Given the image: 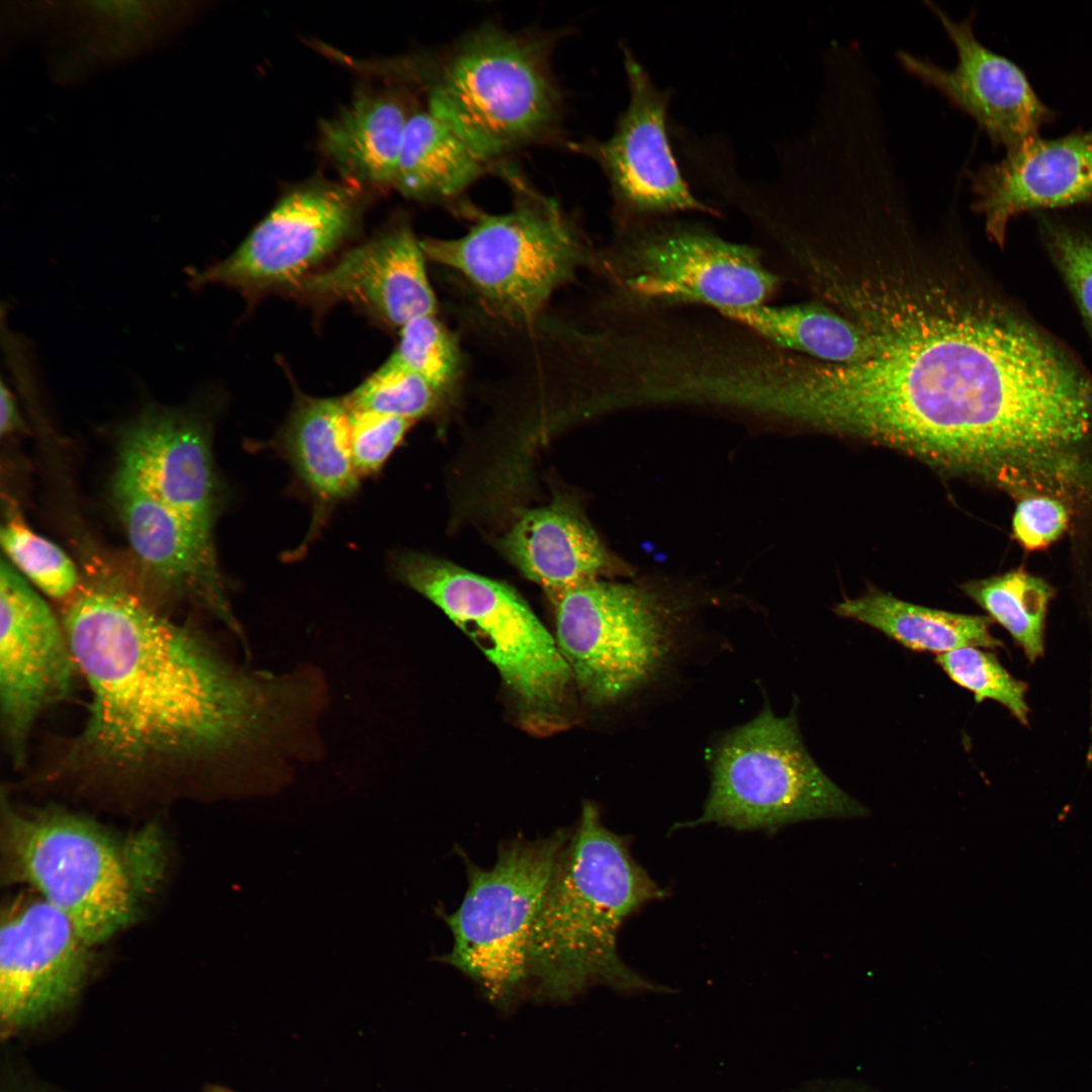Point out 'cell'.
Returning <instances> with one entry per match:
<instances>
[{
    "mask_svg": "<svg viewBox=\"0 0 1092 1092\" xmlns=\"http://www.w3.org/2000/svg\"><path fill=\"white\" fill-rule=\"evenodd\" d=\"M63 626L92 695L71 750L84 768L133 777L280 760L315 709L307 671L240 667L201 633L119 587L79 592Z\"/></svg>",
    "mask_w": 1092,
    "mask_h": 1092,
    "instance_id": "cell-2",
    "label": "cell"
},
{
    "mask_svg": "<svg viewBox=\"0 0 1092 1092\" xmlns=\"http://www.w3.org/2000/svg\"><path fill=\"white\" fill-rule=\"evenodd\" d=\"M1044 226L1054 258L1092 328V236L1062 223Z\"/></svg>",
    "mask_w": 1092,
    "mask_h": 1092,
    "instance_id": "cell-33",
    "label": "cell"
},
{
    "mask_svg": "<svg viewBox=\"0 0 1092 1092\" xmlns=\"http://www.w3.org/2000/svg\"><path fill=\"white\" fill-rule=\"evenodd\" d=\"M344 398L351 412L393 416L414 422L436 412L448 397L422 376L386 360Z\"/></svg>",
    "mask_w": 1092,
    "mask_h": 1092,
    "instance_id": "cell-29",
    "label": "cell"
},
{
    "mask_svg": "<svg viewBox=\"0 0 1092 1092\" xmlns=\"http://www.w3.org/2000/svg\"><path fill=\"white\" fill-rule=\"evenodd\" d=\"M499 544L510 562L549 597L599 578L610 564L580 511L561 498L526 512Z\"/></svg>",
    "mask_w": 1092,
    "mask_h": 1092,
    "instance_id": "cell-21",
    "label": "cell"
},
{
    "mask_svg": "<svg viewBox=\"0 0 1092 1092\" xmlns=\"http://www.w3.org/2000/svg\"><path fill=\"white\" fill-rule=\"evenodd\" d=\"M425 259L421 241L400 222L344 253L291 291L322 302L351 303L400 329L414 317L436 314Z\"/></svg>",
    "mask_w": 1092,
    "mask_h": 1092,
    "instance_id": "cell-20",
    "label": "cell"
},
{
    "mask_svg": "<svg viewBox=\"0 0 1092 1092\" xmlns=\"http://www.w3.org/2000/svg\"><path fill=\"white\" fill-rule=\"evenodd\" d=\"M203 1092H235V1091H233L231 1089H228L225 1087H222V1086L212 1085V1086H208Z\"/></svg>",
    "mask_w": 1092,
    "mask_h": 1092,
    "instance_id": "cell-36",
    "label": "cell"
},
{
    "mask_svg": "<svg viewBox=\"0 0 1092 1092\" xmlns=\"http://www.w3.org/2000/svg\"><path fill=\"white\" fill-rule=\"evenodd\" d=\"M1 543L14 568L47 596L65 599L77 587L78 573L68 555L18 518L2 526Z\"/></svg>",
    "mask_w": 1092,
    "mask_h": 1092,
    "instance_id": "cell-31",
    "label": "cell"
},
{
    "mask_svg": "<svg viewBox=\"0 0 1092 1092\" xmlns=\"http://www.w3.org/2000/svg\"><path fill=\"white\" fill-rule=\"evenodd\" d=\"M116 469L213 539L218 485L208 428L195 414L147 406L121 437Z\"/></svg>",
    "mask_w": 1092,
    "mask_h": 1092,
    "instance_id": "cell-17",
    "label": "cell"
},
{
    "mask_svg": "<svg viewBox=\"0 0 1092 1092\" xmlns=\"http://www.w3.org/2000/svg\"><path fill=\"white\" fill-rule=\"evenodd\" d=\"M2 827L10 874L63 912L89 946L127 926L163 874L154 826L119 836L64 810L21 812L7 803Z\"/></svg>",
    "mask_w": 1092,
    "mask_h": 1092,
    "instance_id": "cell-4",
    "label": "cell"
},
{
    "mask_svg": "<svg viewBox=\"0 0 1092 1092\" xmlns=\"http://www.w3.org/2000/svg\"><path fill=\"white\" fill-rule=\"evenodd\" d=\"M361 202L350 183L314 181L284 195L228 258L193 270L191 283L249 295L291 291L353 232Z\"/></svg>",
    "mask_w": 1092,
    "mask_h": 1092,
    "instance_id": "cell-12",
    "label": "cell"
},
{
    "mask_svg": "<svg viewBox=\"0 0 1092 1092\" xmlns=\"http://www.w3.org/2000/svg\"><path fill=\"white\" fill-rule=\"evenodd\" d=\"M550 599L558 648L590 704H612L641 688L672 648L670 614L644 587L597 578Z\"/></svg>",
    "mask_w": 1092,
    "mask_h": 1092,
    "instance_id": "cell-11",
    "label": "cell"
},
{
    "mask_svg": "<svg viewBox=\"0 0 1092 1092\" xmlns=\"http://www.w3.org/2000/svg\"><path fill=\"white\" fill-rule=\"evenodd\" d=\"M395 571L472 638L528 725L556 728L567 720L571 670L556 639L512 587L421 553L400 555Z\"/></svg>",
    "mask_w": 1092,
    "mask_h": 1092,
    "instance_id": "cell-8",
    "label": "cell"
},
{
    "mask_svg": "<svg viewBox=\"0 0 1092 1092\" xmlns=\"http://www.w3.org/2000/svg\"><path fill=\"white\" fill-rule=\"evenodd\" d=\"M413 423L393 416L350 411V448L359 475L378 472Z\"/></svg>",
    "mask_w": 1092,
    "mask_h": 1092,
    "instance_id": "cell-32",
    "label": "cell"
},
{
    "mask_svg": "<svg viewBox=\"0 0 1092 1092\" xmlns=\"http://www.w3.org/2000/svg\"><path fill=\"white\" fill-rule=\"evenodd\" d=\"M972 207L987 233L1004 241L1008 221L1027 210L1092 202V128L1057 139H1028L999 161L965 166Z\"/></svg>",
    "mask_w": 1092,
    "mask_h": 1092,
    "instance_id": "cell-18",
    "label": "cell"
},
{
    "mask_svg": "<svg viewBox=\"0 0 1092 1092\" xmlns=\"http://www.w3.org/2000/svg\"><path fill=\"white\" fill-rule=\"evenodd\" d=\"M281 447L314 503V525L352 495L360 475L350 448V411L344 397H312L296 390Z\"/></svg>",
    "mask_w": 1092,
    "mask_h": 1092,
    "instance_id": "cell-22",
    "label": "cell"
},
{
    "mask_svg": "<svg viewBox=\"0 0 1092 1092\" xmlns=\"http://www.w3.org/2000/svg\"><path fill=\"white\" fill-rule=\"evenodd\" d=\"M22 428V420L17 408L16 400L5 384L4 380L1 381V416H0V433L1 436L12 434Z\"/></svg>",
    "mask_w": 1092,
    "mask_h": 1092,
    "instance_id": "cell-35",
    "label": "cell"
},
{
    "mask_svg": "<svg viewBox=\"0 0 1092 1092\" xmlns=\"http://www.w3.org/2000/svg\"><path fill=\"white\" fill-rule=\"evenodd\" d=\"M820 293L859 327L871 354L851 364L804 357L793 425L885 445L1004 489L1067 440L1080 371L1003 306L875 267L834 269Z\"/></svg>",
    "mask_w": 1092,
    "mask_h": 1092,
    "instance_id": "cell-1",
    "label": "cell"
},
{
    "mask_svg": "<svg viewBox=\"0 0 1092 1092\" xmlns=\"http://www.w3.org/2000/svg\"><path fill=\"white\" fill-rule=\"evenodd\" d=\"M113 498L129 545L146 570L171 594L205 608L246 642L230 604L213 539L116 469Z\"/></svg>",
    "mask_w": 1092,
    "mask_h": 1092,
    "instance_id": "cell-19",
    "label": "cell"
},
{
    "mask_svg": "<svg viewBox=\"0 0 1092 1092\" xmlns=\"http://www.w3.org/2000/svg\"><path fill=\"white\" fill-rule=\"evenodd\" d=\"M924 4L941 23L958 59L952 68H944L929 57L898 49L895 57L908 73L971 116L995 147L1008 150L1036 136L1055 119L1056 112L1039 99L1022 69L976 36L975 10L954 19L939 4Z\"/></svg>",
    "mask_w": 1092,
    "mask_h": 1092,
    "instance_id": "cell-15",
    "label": "cell"
},
{
    "mask_svg": "<svg viewBox=\"0 0 1092 1092\" xmlns=\"http://www.w3.org/2000/svg\"><path fill=\"white\" fill-rule=\"evenodd\" d=\"M961 588L1009 633L1029 662L1042 656L1045 618L1055 595L1043 578L1018 567L967 581Z\"/></svg>",
    "mask_w": 1092,
    "mask_h": 1092,
    "instance_id": "cell-27",
    "label": "cell"
},
{
    "mask_svg": "<svg viewBox=\"0 0 1092 1092\" xmlns=\"http://www.w3.org/2000/svg\"><path fill=\"white\" fill-rule=\"evenodd\" d=\"M88 948L71 920L40 896L8 905L0 931L3 1031L35 1025L70 1003L88 973Z\"/></svg>",
    "mask_w": 1092,
    "mask_h": 1092,
    "instance_id": "cell-16",
    "label": "cell"
},
{
    "mask_svg": "<svg viewBox=\"0 0 1092 1092\" xmlns=\"http://www.w3.org/2000/svg\"><path fill=\"white\" fill-rule=\"evenodd\" d=\"M570 832L516 838L498 848L492 867L466 861L468 885L451 913V949L438 960L471 979L494 1005L507 1008L529 992L531 930L557 858Z\"/></svg>",
    "mask_w": 1092,
    "mask_h": 1092,
    "instance_id": "cell-9",
    "label": "cell"
},
{
    "mask_svg": "<svg viewBox=\"0 0 1092 1092\" xmlns=\"http://www.w3.org/2000/svg\"><path fill=\"white\" fill-rule=\"evenodd\" d=\"M935 662L952 681L972 692L977 703L993 700L1022 725L1028 724L1026 682L1012 676L992 652L961 647L936 655Z\"/></svg>",
    "mask_w": 1092,
    "mask_h": 1092,
    "instance_id": "cell-30",
    "label": "cell"
},
{
    "mask_svg": "<svg viewBox=\"0 0 1092 1092\" xmlns=\"http://www.w3.org/2000/svg\"><path fill=\"white\" fill-rule=\"evenodd\" d=\"M624 67L629 102L612 135L578 146L608 178L617 226L685 212L719 215L694 195L672 152L666 119L670 91L658 88L627 48Z\"/></svg>",
    "mask_w": 1092,
    "mask_h": 1092,
    "instance_id": "cell-13",
    "label": "cell"
},
{
    "mask_svg": "<svg viewBox=\"0 0 1092 1092\" xmlns=\"http://www.w3.org/2000/svg\"><path fill=\"white\" fill-rule=\"evenodd\" d=\"M1069 513L1052 493L1020 496L1012 516L1014 539L1026 551H1038L1057 542L1067 531Z\"/></svg>",
    "mask_w": 1092,
    "mask_h": 1092,
    "instance_id": "cell-34",
    "label": "cell"
},
{
    "mask_svg": "<svg viewBox=\"0 0 1092 1092\" xmlns=\"http://www.w3.org/2000/svg\"><path fill=\"white\" fill-rule=\"evenodd\" d=\"M834 612L869 625L901 645L936 655L961 647L996 649L988 616L959 614L902 601L877 588L838 603Z\"/></svg>",
    "mask_w": 1092,
    "mask_h": 1092,
    "instance_id": "cell-24",
    "label": "cell"
},
{
    "mask_svg": "<svg viewBox=\"0 0 1092 1092\" xmlns=\"http://www.w3.org/2000/svg\"><path fill=\"white\" fill-rule=\"evenodd\" d=\"M506 170L511 209L473 211L467 233L421 241L427 259L457 272L495 315L524 322L583 267H599L596 252L559 203Z\"/></svg>",
    "mask_w": 1092,
    "mask_h": 1092,
    "instance_id": "cell-6",
    "label": "cell"
},
{
    "mask_svg": "<svg viewBox=\"0 0 1092 1092\" xmlns=\"http://www.w3.org/2000/svg\"><path fill=\"white\" fill-rule=\"evenodd\" d=\"M410 114L388 93L363 92L323 122L321 147L347 183L393 185Z\"/></svg>",
    "mask_w": 1092,
    "mask_h": 1092,
    "instance_id": "cell-23",
    "label": "cell"
},
{
    "mask_svg": "<svg viewBox=\"0 0 1092 1092\" xmlns=\"http://www.w3.org/2000/svg\"><path fill=\"white\" fill-rule=\"evenodd\" d=\"M866 811L816 764L795 715L778 717L765 707L714 749L711 790L703 814L692 824L776 830L804 820L861 816Z\"/></svg>",
    "mask_w": 1092,
    "mask_h": 1092,
    "instance_id": "cell-10",
    "label": "cell"
},
{
    "mask_svg": "<svg viewBox=\"0 0 1092 1092\" xmlns=\"http://www.w3.org/2000/svg\"><path fill=\"white\" fill-rule=\"evenodd\" d=\"M663 896L625 837L606 828L598 808L585 803L531 930L529 992L564 1001L598 985L624 994L670 992L628 967L617 950L627 917Z\"/></svg>",
    "mask_w": 1092,
    "mask_h": 1092,
    "instance_id": "cell-3",
    "label": "cell"
},
{
    "mask_svg": "<svg viewBox=\"0 0 1092 1092\" xmlns=\"http://www.w3.org/2000/svg\"><path fill=\"white\" fill-rule=\"evenodd\" d=\"M412 371L449 397L461 379L463 362L454 334L437 317L425 314L399 329V341L387 359Z\"/></svg>",
    "mask_w": 1092,
    "mask_h": 1092,
    "instance_id": "cell-28",
    "label": "cell"
},
{
    "mask_svg": "<svg viewBox=\"0 0 1092 1092\" xmlns=\"http://www.w3.org/2000/svg\"><path fill=\"white\" fill-rule=\"evenodd\" d=\"M549 40L494 24L476 28L437 65L428 110L486 164L548 138L561 110Z\"/></svg>",
    "mask_w": 1092,
    "mask_h": 1092,
    "instance_id": "cell-5",
    "label": "cell"
},
{
    "mask_svg": "<svg viewBox=\"0 0 1092 1092\" xmlns=\"http://www.w3.org/2000/svg\"><path fill=\"white\" fill-rule=\"evenodd\" d=\"M600 269L613 284L617 311L748 309L768 304L782 283L759 248L673 217L618 226Z\"/></svg>",
    "mask_w": 1092,
    "mask_h": 1092,
    "instance_id": "cell-7",
    "label": "cell"
},
{
    "mask_svg": "<svg viewBox=\"0 0 1092 1092\" xmlns=\"http://www.w3.org/2000/svg\"><path fill=\"white\" fill-rule=\"evenodd\" d=\"M78 669L63 624L27 579L0 567V714L16 763L42 712L70 695Z\"/></svg>",
    "mask_w": 1092,
    "mask_h": 1092,
    "instance_id": "cell-14",
    "label": "cell"
},
{
    "mask_svg": "<svg viewBox=\"0 0 1092 1092\" xmlns=\"http://www.w3.org/2000/svg\"><path fill=\"white\" fill-rule=\"evenodd\" d=\"M486 166L444 122L421 110L407 119L392 186L410 198L451 202Z\"/></svg>",
    "mask_w": 1092,
    "mask_h": 1092,
    "instance_id": "cell-25",
    "label": "cell"
},
{
    "mask_svg": "<svg viewBox=\"0 0 1092 1092\" xmlns=\"http://www.w3.org/2000/svg\"><path fill=\"white\" fill-rule=\"evenodd\" d=\"M719 313L775 345L824 363L851 364L871 354V343L859 327L819 302L764 304Z\"/></svg>",
    "mask_w": 1092,
    "mask_h": 1092,
    "instance_id": "cell-26",
    "label": "cell"
}]
</instances>
